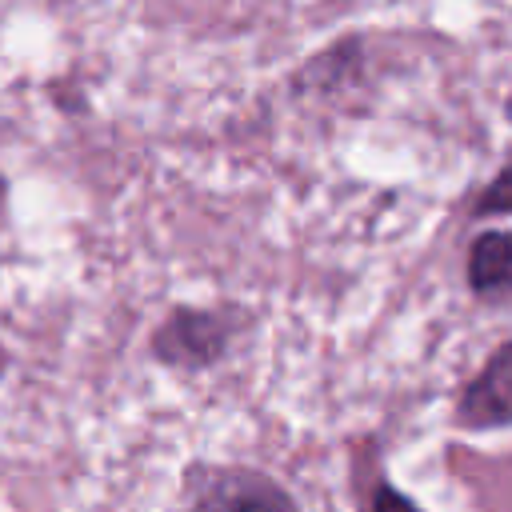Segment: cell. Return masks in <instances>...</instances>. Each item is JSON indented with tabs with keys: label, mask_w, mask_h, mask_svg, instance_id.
<instances>
[{
	"label": "cell",
	"mask_w": 512,
	"mask_h": 512,
	"mask_svg": "<svg viewBox=\"0 0 512 512\" xmlns=\"http://www.w3.org/2000/svg\"><path fill=\"white\" fill-rule=\"evenodd\" d=\"M188 512H296L292 496L252 468H200Z\"/></svg>",
	"instance_id": "cell-1"
},
{
	"label": "cell",
	"mask_w": 512,
	"mask_h": 512,
	"mask_svg": "<svg viewBox=\"0 0 512 512\" xmlns=\"http://www.w3.org/2000/svg\"><path fill=\"white\" fill-rule=\"evenodd\" d=\"M228 348V328L216 312H200V308H180L168 316L164 328H156L152 352L164 364H188V368H204L212 360H220V352Z\"/></svg>",
	"instance_id": "cell-2"
},
{
	"label": "cell",
	"mask_w": 512,
	"mask_h": 512,
	"mask_svg": "<svg viewBox=\"0 0 512 512\" xmlns=\"http://www.w3.org/2000/svg\"><path fill=\"white\" fill-rule=\"evenodd\" d=\"M460 416L476 428L512 424V344H504L488 360V368L468 384L460 400Z\"/></svg>",
	"instance_id": "cell-3"
},
{
	"label": "cell",
	"mask_w": 512,
	"mask_h": 512,
	"mask_svg": "<svg viewBox=\"0 0 512 512\" xmlns=\"http://www.w3.org/2000/svg\"><path fill=\"white\" fill-rule=\"evenodd\" d=\"M476 292H508L512 288V232H484L468 256Z\"/></svg>",
	"instance_id": "cell-4"
},
{
	"label": "cell",
	"mask_w": 512,
	"mask_h": 512,
	"mask_svg": "<svg viewBox=\"0 0 512 512\" xmlns=\"http://www.w3.org/2000/svg\"><path fill=\"white\" fill-rule=\"evenodd\" d=\"M372 512H420L404 492H396V488H388V484H380L376 488V500H372Z\"/></svg>",
	"instance_id": "cell-5"
},
{
	"label": "cell",
	"mask_w": 512,
	"mask_h": 512,
	"mask_svg": "<svg viewBox=\"0 0 512 512\" xmlns=\"http://www.w3.org/2000/svg\"><path fill=\"white\" fill-rule=\"evenodd\" d=\"M480 212H512V176L496 180V188L480 200Z\"/></svg>",
	"instance_id": "cell-6"
},
{
	"label": "cell",
	"mask_w": 512,
	"mask_h": 512,
	"mask_svg": "<svg viewBox=\"0 0 512 512\" xmlns=\"http://www.w3.org/2000/svg\"><path fill=\"white\" fill-rule=\"evenodd\" d=\"M0 204H4V184H0Z\"/></svg>",
	"instance_id": "cell-7"
}]
</instances>
